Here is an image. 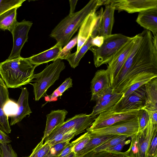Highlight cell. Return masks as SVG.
<instances>
[{
    "instance_id": "obj_1",
    "label": "cell",
    "mask_w": 157,
    "mask_h": 157,
    "mask_svg": "<svg viewBox=\"0 0 157 157\" xmlns=\"http://www.w3.org/2000/svg\"><path fill=\"white\" fill-rule=\"evenodd\" d=\"M136 35L133 48L112 86L114 92L122 93L140 73L157 72V48L151 32L144 30Z\"/></svg>"
},
{
    "instance_id": "obj_2",
    "label": "cell",
    "mask_w": 157,
    "mask_h": 157,
    "mask_svg": "<svg viewBox=\"0 0 157 157\" xmlns=\"http://www.w3.org/2000/svg\"><path fill=\"white\" fill-rule=\"evenodd\" d=\"M103 0H91L82 9L62 20L52 31L51 37L63 48L71 40L86 17L103 4Z\"/></svg>"
},
{
    "instance_id": "obj_3",
    "label": "cell",
    "mask_w": 157,
    "mask_h": 157,
    "mask_svg": "<svg viewBox=\"0 0 157 157\" xmlns=\"http://www.w3.org/2000/svg\"><path fill=\"white\" fill-rule=\"evenodd\" d=\"M37 67L21 56L7 59L0 63V75L8 88H18L32 81Z\"/></svg>"
},
{
    "instance_id": "obj_4",
    "label": "cell",
    "mask_w": 157,
    "mask_h": 157,
    "mask_svg": "<svg viewBox=\"0 0 157 157\" xmlns=\"http://www.w3.org/2000/svg\"><path fill=\"white\" fill-rule=\"evenodd\" d=\"M65 68L64 62L58 59L51 64L47 65L41 72L34 74L35 82L31 84L35 101H38L45 96L48 89L58 79L61 72Z\"/></svg>"
},
{
    "instance_id": "obj_5",
    "label": "cell",
    "mask_w": 157,
    "mask_h": 157,
    "mask_svg": "<svg viewBox=\"0 0 157 157\" xmlns=\"http://www.w3.org/2000/svg\"><path fill=\"white\" fill-rule=\"evenodd\" d=\"M132 38L121 34H114L104 38L100 47L90 48L93 53L94 64L96 67L107 64L115 54Z\"/></svg>"
},
{
    "instance_id": "obj_6",
    "label": "cell",
    "mask_w": 157,
    "mask_h": 157,
    "mask_svg": "<svg viewBox=\"0 0 157 157\" xmlns=\"http://www.w3.org/2000/svg\"><path fill=\"white\" fill-rule=\"evenodd\" d=\"M157 132V124L153 123L149 118L145 128L131 137L129 148L124 152L125 157H147L150 144Z\"/></svg>"
},
{
    "instance_id": "obj_7",
    "label": "cell",
    "mask_w": 157,
    "mask_h": 157,
    "mask_svg": "<svg viewBox=\"0 0 157 157\" xmlns=\"http://www.w3.org/2000/svg\"><path fill=\"white\" fill-rule=\"evenodd\" d=\"M139 110H117L111 109L102 112L98 115L86 130L101 128L129 120L136 117Z\"/></svg>"
},
{
    "instance_id": "obj_8",
    "label": "cell",
    "mask_w": 157,
    "mask_h": 157,
    "mask_svg": "<svg viewBox=\"0 0 157 157\" xmlns=\"http://www.w3.org/2000/svg\"><path fill=\"white\" fill-rule=\"evenodd\" d=\"M86 130L91 134L96 135L125 136L131 137L139 132V126L136 116L129 120L109 126Z\"/></svg>"
},
{
    "instance_id": "obj_9",
    "label": "cell",
    "mask_w": 157,
    "mask_h": 157,
    "mask_svg": "<svg viewBox=\"0 0 157 157\" xmlns=\"http://www.w3.org/2000/svg\"><path fill=\"white\" fill-rule=\"evenodd\" d=\"M96 117L92 116L90 114L76 115L56 128L46 139L51 138L57 133L71 130L76 132L77 136L85 132V129L90 127Z\"/></svg>"
},
{
    "instance_id": "obj_10",
    "label": "cell",
    "mask_w": 157,
    "mask_h": 157,
    "mask_svg": "<svg viewBox=\"0 0 157 157\" xmlns=\"http://www.w3.org/2000/svg\"><path fill=\"white\" fill-rule=\"evenodd\" d=\"M110 5L118 12L124 11L130 13L157 8V0H105L103 5Z\"/></svg>"
},
{
    "instance_id": "obj_11",
    "label": "cell",
    "mask_w": 157,
    "mask_h": 157,
    "mask_svg": "<svg viewBox=\"0 0 157 157\" xmlns=\"http://www.w3.org/2000/svg\"><path fill=\"white\" fill-rule=\"evenodd\" d=\"M136 35L132 37L113 56L107 63L106 69L109 75L112 87L118 74L135 44Z\"/></svg>"
},
{
    "instance_id": "obj_12",
    "label": "cell",
    "mask_w": 157,
    "mask_h": 157,
    "mask_svg": "<svg viewBox=\"0 0 157 157\" xmlns=\"http://www.w3.org/2000/svg\"><path fill=\"white\" fill-rule=\"evenodd\" d=\"M33 23L25 20L17 22L11 33L13 37V47L11 53L7 59H14L21 57V49L27 41L28 34Z\"/></svg>"
},
{
    "instance_id": "obj_13",
    "label": "cell",
    "mask_w": 157,
    "mask_h": 157,
    "mask_svg": "<svg viewBox=\"0 0 157 157\" xmlns=\"http://www.w3.org/2000/svg\"><path fill=\"white\" fill-rule=\"evenodd\" d=\"M111 109L117 110H140L145 105L144 85L128 96L123 97Z\"/></svg>"
},
{
    "instance_id": "obj_14",
    "label": "cell",
    "mask_w": 157,
    "mask_h": 157,
    "mask_svg": "<svg viewBox=\"0 0 157 157\" xmlns=\"http://www.w3.org/2000/svg\"><path fill=\"white\" fill-rule=\"evenodd\" d=\"M112 87L107 69L98 70L91 82V101H96L99 96L107 89Z\"/></svg>"
},
{
    "instance_id": "obj_15",
    "label": "cell",
    "mask_w": 157,
    "mask_h": 157,
    "mask_svg": "<svg viewBox=\"0 0 157 157\" xmlns=\"http://www.w3.org/2000/svg\"><path fill=\"white\" fill-rule=\"evenodd\" d=\"M114 8L110 5H105L104 11L101 9L98 12V35L104 38L112 34L114 22Z\"/></svg>"
},
{
    "instance_id": "obj_16",
    "label": "cell",
    "mask_w": 157,
    "mask_h": 157,
    "mask_svg": "<svg viewBox=\"0 0 157 157\" xmlns=\"http://www.w3.org/2000/svg\"><path fill=\"white\" fill-rule=\"evenodd\" d=\"M98 18V14L96 12L89 14L80 26L78 34L77 51L78 53L82 46L91 35L96 24Z\"/></svg>"
},
{
    "instance_id": "obj_17",
    "label": "cell",
    "mask_w": 157,
    "mask_h": 157,
    "mask_svg": "<svg viewBox=\"0 0 157 157\" xmlns=\"http://www.w3.org/2000/svg\"><path fill=\"white\" fill-rule=\"evenodd\" d=\"M136 21L145 30L151 32L153 36H157V8L139 12Z\"/></svg>"
},
{
    "instance_id": "obj_18",
    "label": "cell",
    "mask_w": 157,
    "mask_h": 157,
    "mask_svg": "<svg viewBox=\"0 0 157 157\" xmlns=\"http://www.w3.org/2000/svg\"><path fill=\"white\" fill-rule=\"evenodd\" d=\"M63 47L59 42L50 48L27 58L33 65L38 66L58 59Z\"/></svg>"
},
{
    "instance_id": "obj_19",
    "label": "cell",
    "mask_w": 157,
    "mask_h": 157,
    "mask_svg": "<svg viewBox=\"0 0 157 157\" xmlns=\"http://www.w3.org/2000/svg\"><path fill=\"white\" fill-rule=\"evenodd\" d=\"M68 112L65 109L52 111L46 115L47 120L42 140L47 138L54 129L63 123Z\"/></svg>"
},
{
    "instance_id": "obj_20",
    "label": "cell",
    "mask_w": 157,
    "mask_h": 157,
    "mask_svg": "<svg viewBox=\"0 0 157 157\" xmlns=\"http://www.w3.org/2000/svg\"><path fill=\"white\" fill-rule=\"evenodd\" d=\"M29 94L26 87L22 88L21 94L17 102L18 106V111L16 115L11 117L10 125H14L21 121L27 115H29L32 113L29 104Z\"/></svg>"
},
{
    "instance_id": "obj_21",
    "label": "cell",
    "mask_w": 157,
    "mask_h": 157,
    "mask_svg": "<svg viewBox=\"0 0 157 157\" xmlns=\"http://www.w3.org/2000/svg\"><path fill=\"white\" fill-rule=\"evenodd\" d=\"M9 99L8 88L0 77V129L7 134L10 133L11 130L8 118L4 113L3 108L5 104Z\"/></svg>"
},
{
    "instance_id": "obj_22",
    "label": "cell",
    "mask_w": 157,
    "mask_h": 157,
    "mask_svg": "<svg viewBox=\"0 0 157 157\" xmlns=\"http://www.w3.org/2000/svg\"><path fill=\"white\" fill-rule=\"evenodd\" d=\"M157 77L156 72L144 71L140 73L133 78L122 92L124 93L123 97L128 96L153 78Z\"/></svg>"
},
{
    "instance_id": "obj_23",
    "label": "cell",
    "mask_w": 157,
    "mask_h": 157,
    "mask_svg": "<svg viewBox=\"0 0 157 157\" xmlns=\"http://www.w3.org/2000/svg\"><path fill=\"white\" fill-rule=\"evenodd\" d=\"M145 105L144 108L157 110V77L144 85Z\"/></svg>"
},
{
    "instance_id": "obj_24",
    "label": "cell",
    "mask_w": 157,
    "mask_h": 157,
    "mask_svg": "<svg viewBox=\"0 0 157 157\" xmlns=\"http://www.w3.org/2000/svg\"><path fill=\"white\" fill-rule=\"evenodd\" d=\"M123 94V93H115L109 99L99 103H96L91 115L93 117H96L100 113L110 110L119 101Z\"/></svg>"
},
{
    "instance_id": "obj_25",
    "label": "cell",
    "mask_w": 157,
    "mask_h": 157,
    "mask_svg": "<svg viewBox=\"0 0 157 157\" xmlns=\"http://www.w3.org/2000/svg\"><path fill=\"white\" fill-rule=\"evenodd\" d=\"M18 7L10 9L0 15V29L11 33L17 22V11Z\"/></svg>"
},
{
    "instance_id": "obj_26",
    "label": "cell",
    "mask_w": 157,
    "mask_h": 157,
    "mask_svg": "<svg viewBox=\"0 0 157 157\" xmlns=\"http://www.w3.org/2000/svg\"><path fill=\"white\" fill-rule=\"evenodd\" d=\"M91 134V138L89 142L84 148L77 154L78 157H83L115 136L96 135Z\"/></svg>"
},
{
    "instance_id": "obj_27",
    "label": "cell",
    "mask_w": 157,
    "mask_h": 157,
    "mask_svg": "<svg viewBox=\"0 0 157 157\" xmlns=\"http://www.w3.org/2000/svg\"><path fill=\"white\" fill-rule=\"evenodd\" d=\"M94 37L91 35L78 53H71L66 58V60L68 61L71 67L75 68L78 66L81 59L90 48L92 47L91 42Z\"/></svg>"
},
{
    "instance_id": "obj_28",
    "label": "cell",
    "mask_w": 157,
    "mask_h": 157,
    "mask_svg": "<svg viewBox=\"0 0 157 157\" xmlns=\"http://www.w3.org/2000/svg\"><path fill=\"white\" fill-rule=\"evenodd\" d=\"M76 136V132L71 130L65 132L57 133L52 137L46 139L51 147L58 143L63 142L68 140H70Z\"/></svg>"
},
{
    "instance_id": "obj_29",
    "label": "cell",
    "mask_w": 157,
    "mask_h": 157,
    "mask_svg": "<svg viewBox=\"0 0 157 157\" xmlns=\"http://www.w3.org/2000/svg\"><path fill=\"white\" fill-rule=\"evenodd\" d=\"M129 137L125 136L115 135L95 149L94 151L98 152L105 150L113 147Z\"/></svg>"
},
{
    "instance_id": "obj_30",
    "label": "cell",
    "mask_w": 157,
    "mask_h": 157,
    "mask_svg": "<svg viewBox=\"0 0 157 157\" xmlns=\"http://www.w3.org/2000/svg\"><path fill=\"white\" fill-rule=\"evenodd\" d=\"M72 80L69 77L50 95L48 96V102L53 101L57 98L62 96L63 93L67 89L72 87Z\"/></svg>"
},
{
    "instance_id": "obj_31",
    "label": "cell",
    "mask_w": 157,
    "mask_h": 157,
    "mask_svg": "<svg viewBox=\"0 0 157 157\" xmlns=\"http://www.w3.org/2000/svg\"><path fill=\"white\" fill-rule=\"evenodd\" d=\"M44 140L42 139L33 150L31 157H44L47 155L51 147L47 141L43 143Z\"/></svg>"
},
{
    "instance_id": "obj_32",
    "label": "cell",
    "mask_w": 157,
    "mask_h": 157,
    "mask_svg": "<svg viewBox=\"0 0 157 157\" xmlns=\"http://www.w3.org/2000/svg\"><path fill=\"white\" fill-rule=\"evenodd\" d=\"M83 157H125L124 152L106 150L95 152L93 151Z\"/></svg>"
},
{
    "instance_id": "obj_33",
    "label": "cell",
    "mask_w": 157,
    "mask_h": 157,
    "mask_svg": "<svg viewBox=\"0 0 157 157\" xmlns=\"http://www.w3.org/2000/svg\"><path fill=\"white\" fill-rule=\"evenodd\" d=\"M25 0H0V15L8 10L20 7Z\"/></svg>"
},
{
    "instance_id": "obj_34",
    "label": "cell",
    "mask_w": 157,
    "mask_h": 157,
    "mask_svg": "<svg viewBox=\"0 0 157 157\" xmlns=\"http://www.w3.org/2000/svg\"><path fill=\"white\" fill-rule=\"evenodd\" d=\"M78 40L77 35L71 40L61 50L58 59H66L67 56L71 54L72 49L77 44Z\"/></svg>"
},
{
    "instance_id": "obj_35",
    "label": "cell",
    "mask_w": 157,
    "mask_h": 157,
    "mask_svg": "<svg viewBox=\"0 0 157 157\" xmlns=\"http://www.w3.org/2000/svg\"><path fill=\"white\" fill-rule=\"evenodd\" d=\"M3 110L5 115L8 117H11L17 114L18 106L17 103L9 99L4 105Z\"/></svg>"
},
{
    "instance_id": "obj_36",
    "label": "cell",
    "mask_w": 157,
    "mask_h": 157,
    "mask_svg": "<svg viewBox=\"0 0 157 157\" xmlns=\"http://www.w3.org/2000/svg\"><path fill=\"white\" fill-rule=\"evenodd\" d=\"M91 133L88 131L81 136V138L73 147L72 151L77 154L85 146L90 139Z\"/></svg>"
},
{
    "instance_id": "obj_37",
    "label": "cell",
    "mask_w": 157,
    "mask_h": 157,
    "mask_svg": "<svg viewBox=\"0 0 157 157\" xmlns=\"http://www.w3.org/2000/svg\"><path fill=\"white\" fill-rule=\"evenodd\" d=\"M70 141L68 140L52 146L49 152L44 157H57L69 144Z\"/></svg>"
},
{
    "instance_id": "obj_38",
    "label": "cell",
    "mask_w": 157,
    "mask_h": 157,
    "mask_svg": "<svg viewBox=\"0 0 157 157\" xmlns=\"http://www.w3.org/2000/svg\"><path fill=\"white\" fill-rule=\"evenodd\" d=\"M139 126V131L143 130L146 127L149 120L147 113L144 109L140 110L137 115Z\"/></svg>"
},
{
    "instance_id": "obj_39",
    "label": "cell",
    "mask_w": 157,
    "mask_h": 157,
    "mask_svg": "<svg viewBox=\"0 0 157 157\" xmlns=\"http://www.w3.org/2000/svg\"><path fill=\"white\" fill-rule=\"evenodd\" d=\"M147 157H157V132L154 135L150 144Z\"/></svg>"
},
{
    "instance_id": "obj_40",
    "label": "cell",
    "mask_w": 157,
    "mask_h": 157,
    "mask_svg": "<svg viewBox=\"0 0 157 157\" xmlns=\"http://www.w3.org/2000/svg\"><path fill=\"white\" fill-rule=\"evenodd\" d=\"M1 147L2 151V157H18L11 144H1Z\"/></svg>"
},
{
    "instance_id": "obj_41",
    "label": "cell",
    "mask_w": 157,
    "mask_h": 157,
    "mask_svg": "<svg viewBox=\"0 0 157 157\" xmlns=\"http://www.w3.org/2000/svg\"><path fill=\"white\" fill-rule=\"evenodd\" d=\"M114 93H115L113 91L112 87L107 89L99 96L96 101V103H99L109 99L113 96Z\"/></svg>"
},
{
    "instance_id": "obj_42",
    "label": "cell",
    "mask_w": 157,
    "mask_h": 157,
    "mask_svg": "<svg viewBox=\"0 0 157 157\" xmlns=\"http://www.w3.org/2000/svg\"><path fill=\"white\" fill-rule=\"evenodd\" d=\"M81 138V136L77 139L69 143L63 150L60 154L57 157H64L69 154L71 151L74 146L76 144Z\"/></svg>"
},
{
    "instance_id": "obj_43",
    "label": "cell",
    "mask_w": 157,
    "mask_h": 157,
    "mask_svg": "<svg viewBox=\"0 0 157 157\" xmlns=\"http://www.w3.org/2000/svg\"><path fill=\"white\" fill-rule=\"evenodd\" d=\"M130 142V140H125L119 143L116 145L108 148L105 150L121 152L124 146L129 144Z\"/></svg>"
},
{
    "instance_id": "obj_44",
    "label": "cell",
    "mask_w": 157,
    "mask_h": 157,
    "mask_svg": "<svg viewBox=\"0 0 157 157\" xmlns=\"http://www.w3.org/2000/svg\"><path fill=\"white\" fill-rule=\"evenodd\" d=\"M104 37L102 36L97 35L93 38L91 40V44L92 47H100L103 44Z\"/></svg>"
},
{
    "instance_id": "obj_45",
    "label": "cell",
    "mask_w": 157,
    "mask_h": 157,
    "mask_svg": "<svg viewBox=\"0 0 157 157\" xmlns=\"http://www.w3.org/2000/svg\"><path fill=\"white\" fill-rule=\"evenodd\" d=\"M11 141L9 136L0 129V144L5 145L9 144Z\"/></svg>"
},
{
    "instance_id": "obj_46",
    "label": "cell",
    "mask_w": 157,
    "mask_h": 157,
    "mask_svg": "<svg viewBox=\"0 0 157 157\" xmlns=\"http://www.w3.org/2000/svg\"><path fill=\"white\" fill-rule=\"evenodd\" d=\"M144 109L147 113L149 118L151 119L153 123L157 124V110H152Z\"/></svg>"
},
{
    "instance_id": "obj_47",
    "label": "cell",
    "mask_w": 157,
    "mask_h": 157,
    "mask_svg": "<svg viewBox=\"0 0 157 157\" xmlns=\"http://www.w3.org/2000/svg\"><path fill=\"white\" fill-rule=\"evenodd\" d=\"M78 0H69L70 6V11L69 14H71L74 13L75 7Z\"/></svg>"
},
{
    "instance_id": "obj_48",
    "label": "cell",
    "mask_w": 157,
    "mask_h": 157,
    "mask_svg": "<svg viewBox=\"0 0 157 157\" xmlns=\"http://www.w3.org/2000/svg\"><path fill=\"white\" fill-rule=\"evenodd\" d=\"M64 157H79L76 154L71 151L69 154Z\"/></svg>"
},
{
    "instance_id": "obj_49",
    "label": "cell",
    "mask_w": 157,
    "mask_h": 157,
    "mask_svg": "<svg viewBox=\"0 0 157 157\" xmlns=\"http://www.w3.org/2000/svg\"><path fill=\"white\" fill-rule=\"evenodd\" d=\"M2 151L1 147V144H0V157H2Z\"/></svg>"
},
{
    "instance_id": "obj_50",
    "label": "cell",
    "mask_w": 157,
    "mask_h": 157,
    "mask_svg": "<svg viewBox=\"0 0 157 157\" xmlns=\"http://www.w3.org/2000/svg\"><path fill=\"white\" fill-rule=\"evenodd\" d=\"M26 157H31V155H30L29 156Z\"/></svg>"
}]
</instances>
